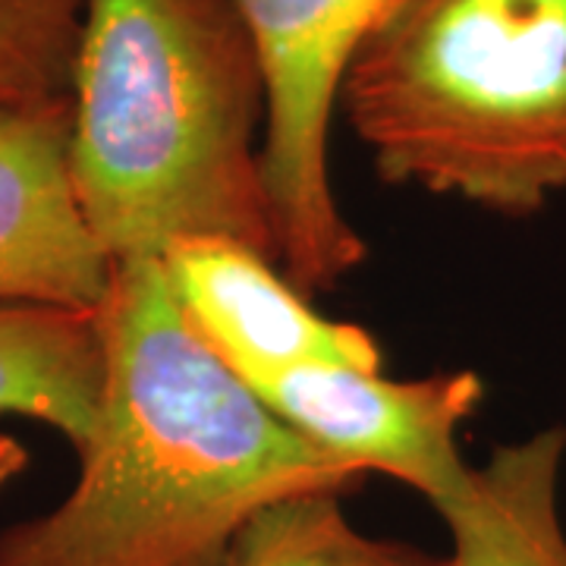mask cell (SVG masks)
Listing matches in <instances>:
<instances>
[{"label": "cell", "mask_w": 566, "mask_h": 566, "mask_svg": "<svg viewBox=\"0 0 566 566\" xmlns=\"http://www.w3.org/2000/svg\"><path fill=\"white\" fill-rule=\"evenodd\" d=\"M104 390L80 479L0 532V566H223L262 510L365 475L305 441L182 318L161 262L114 264Z\"/></svg>", "instance_id": "1"}, {"label": "cell", "mask_w": 566, "mask_h": 566, "mask_svg": "<svg viewBox=\"0 0 566 566\" xmlns=\"http://www.w3.org/2000/svg\"><path fill=\"white\" fill-rule=\"evenodd\" d=\"M268 76L237 0H85L70 174L107 259L227 237L277 262Z\"/></svg>", "instance_id": "2"}, {"label": "cell", "mask_w": 566, "mask_h": 566, "mask_svg": "<svg viewBox=\"0 0 566 566\" xmlns=\"http://www.w3.org/2000/svg\"><path fill=\"white\" fill-rule=\"evenodd\" d=\"M337 107L387 186L532 218L566 192V0H385Z\"/></svg>", "instance_id": "3"}, {"label": "cell", "mask_w": 566, "mask_h": 566, "mask_svg": "<svg viewBox=\"0 0 566 566\" xmlns=\"http://www.w3.org/2000/svg\"><path fill=\"white\" fill-rule=\"evenodd\" d=\"M268 76L264 182L277 264L296 290H334L368 249L331 180V120L346 57L385 0H237Z\"/></svg>", "instance_id": "4"}, {"label": "cell", "mask_w": 566, "mask_h": 566, "mask_svg": "<svg viewBox=\"0 0 566 566\" xmlns=\"http://www.w3.org/2000/svg\"><path fill=\"white\" fill-rule=\"evenodd\" d=\"M249 390L305 441L363 475L381 472L434 506L465 475L457 434L485 400L475 371L390 381L349 365H296Z\"/></svg>", "instance_id": "5"}, {"label": "cell", "mask_w": 566, "mask_h": 566, "mask_svg": "<svg viewBox=\"0 0 566 566\" xmlns=\"http://www.w3.org/2000/svg\"><path fill=\"white\" fill-rule=\"evenodd\" d=\"M182 318L243 381L296 365L381 371V346L359 324L318 315L281 264L227 237H189L164 252Z\"/></svg>", "instance_id": "6"}, {"label": "cell", "mask_w": 566, "mask_h": 566, "mask_svg": "<svg viewBox=\"0 0 566 566\" xmlns=\"http://www.w3.org/2000/svg\"><path fill=\"white\" fill-rule=\"evenodd\" d=\"M114 262L70 174V98L0 111V303L98 312Z\"/></svg>", "instance_id": "7"}, {"label": "cell", "mask_w": 566, "mask_h": 566, "mask_svg": "<svg viewBox=\"0 0 566 566\" xmlns=\"http://www.w3.org/2000/svg\"><path fill=\"white\" fill-rule=\"evenodd\" d=\"M566 424L491 450L434 510L450 532L444 566H566L560 472Z\"/></svg>", "instance_id": "8"}, {"label": "cell", "mask_w": 566, "mask_h": 566, "mask_svg": "<svg viewBox=\"0 0 566 566\" xmlns=\"http://www.w3.org/2000/svg\"><path fill=\"white\" fill-rule=\"evenodd\" d=\"M102 390V308L0 303V416L44 422L80 457L95 438Z\"/></svg>", "instance_id": "9"}, {"label": "cell", "mask_w": 566, "mask_h": 566, "mask_svg": "<svg viewBox=\"0 0 566 566\" xmlns=\"http://www.w3.org/2000/svg\"><path fill=\"white\" fill-rule=\"evenodd\" d=\"M223 566H444V557L359 532L340 494H300L262 510Z\"/></svg>", "instance_id": "10"}, {"label": "cell", "mask_w": 566, "mask_h": 566, "mask_svg": "<svg viewBox=\"0 0 566 566\" xmlns=\"http://www.w3.org/2000/svg\"><path fill=\"white\" fill-rule=\"evenodd\" d=\"M85 0H0V111L66 102Z\"/></svg>", "instance_id": "11"}, {"label": "cell", "mask_w": 566, "mask_h": 566, "mask_svg": "<svg viewBox=\"0 0 566 566\" xmlns=\"http://www.w3.org/2000/svg\"><path fill=\"white\" fill-rule=\"evenodd\" d=\"M25 465H29V450L17 438L0 434V491L17 479Z\"/></svg>", "instance_id": "12"}]
</instances>
